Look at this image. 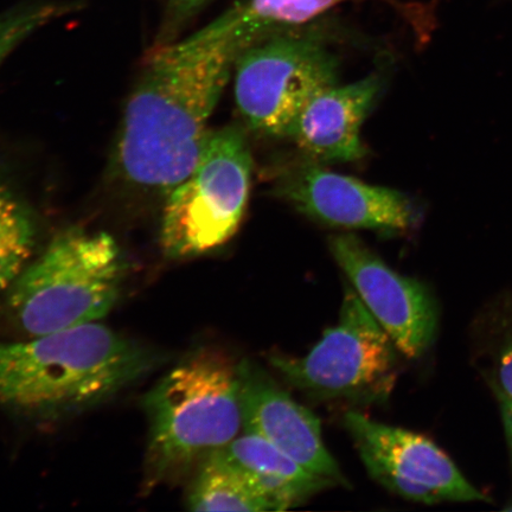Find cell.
<instances>
[{"mask_svg": "<svg viewBox=\"0 0 512 512\" xmlns=\"http://www.w3.org/2000/svg\"><path fill=\"white\" fill-rule=\"evenodd\" d=\"M241 51L210 24L153 51L115 143L114 171L123 181L166 196L191 174Z\"/></svg>", "mask_w": 512, "mask_h": 512, "instance_id": "1", "label": "cell"}, {"mask_svg": "<svg viewBox=\"0 0 512 512\" xmlns=\"http://www.w3.org/2000/svg\"><path fill=\"white\" fill-rule=\"evenodd\" d=\"M158 362L155 352L98 322L0 343V408L63 418L114 398Z\"/></svg>", "mask_w": 512, "mask_h": 512, "instance_id": "2", "label": "cell"}, {"mask_svg": "<svg viewBox=\"0 0 512 512\" xmlns=\"http://www.w3.org/2000/svg\"><path fill=\"white\" fill-rule=\"evenodd\" d=\"M150 432L145 484L181 478L242 430L239 363L219 350L192 352L144 398Z\"/></svg>", "mask_w": 512, "mask_h": 512, "instance_id": "3", "label": "cell"}, {"mask_svg": "<svg viewBox=\"0 0 512 512\" xmlns=\"http://www.w3.org/2000/svg\"><path fill=\"white\" fill-rule=\"evenodd\" d=\"M127 270L110 234L63 230L6 293L11 323L32 338L99 322L118 303Z\"/></svg>", "mask_w": 512, "mask_h": 512, "instance_id": "4", "label": "cell"}, {"mask_svg": "<svg viewBox=\"0 0 512 512\" xmlns=\"http://www.w3.org/2000/svg\"><path fill=\"white\" fill-rule=\"evenodd\" d=\"M252 170L240 128L209 133L194 170L166 195L159 236L166 258H197L233 238L245 215Z\"/></svg>", "mask_w": 512, "mask_h": 512, "instance_id": "5", "label": "cell"}, {"mask_svg": "<svg viewBox=\"0 0 512 512\" xmlns=\"http://www.w3.org/2000/svg\"><path fill=\"white\" fill-rule=\"evenodd\" d=\"M302 27L271 32L235 61L236 106L262 136L288 137L304 107L337 85L338 61L323 32Z\"/></svg>", "mask_w": 512, "mask_h": 512, "instance_id": "6", "label": "cell"}, {"mask_svg": "<svg viewBox=\"0 0 512 512\" xmlns=\"http://www.w3.org/2000/svg\"><path fill=\"white\" fill-rule=\"evenodd\" d=\"M398 348L364 306L345 290L338 322L303 357L272 355L274 369L290 386L319 398L387 399L398 377Z\"/></svg>", "mask_w": 512, "mask_h": 512, "instance_id": "7", "label": "cell"}, {"mask_svg": "<svg viewBox=\"0 0 512 512\" xmlns=\"http://www.w3.org/2000/svg\"><path fill=\"white\" fill-rule=\"evenodd\" d=\"M344 426L369 475L393 494L424 504L486 501L430 439L354 411Z\"/></svg>", "mask_w": 512, "mask_h": 512, "instance_id": "8", "label": "cell"}, {"mask_svg": "<svg viewBox=\"0 0 512 512\" xmlns=\"http://www.w3.org/2000/svg\"><path fill=\"white\" fill-rule=\"evenodd\" d=\"M330 249L357 296L401 354L412 360L424 355L438 326L437 304L428 288L395 272L354 234L334 236Z\"/></svg>", "mask_w": 512, "mask_h": 512, "instance_id": "9", "label": "cell"}, {"mask_svg": "<svg viewBox=\"0 0 512 512\" xmlns=\"http://www.w3.org/2000/svg\"><path fill=\"white\" fill-rule=\"evenodd\" d=\"M275 191L300 213L334 227L400 234L421 219L402 192L336 174L310 159L284 170Z\"/></svg>", "mask_w": 512, "mask_h": 512, "instance_id": "10", "label": "cell"}, {"mask_svg": "<svg viewBox=\"0 0 512 512\" xmlns=\"http://www.w3.org/2000/svg\"><path fill=\"white\" fill-rule=\"evenodd\" d=\"M242 431L258 435L306 470L347 484L326 448L320 421L300 405L259 364L239 362Z\"/></svg>", "mask_w": 512, "mask_h": 512, "instance_id": "11", "label": "cell"}, {"mask_svg": "<svg viewBox=\"0 0 512 512\" xmlns=\"http://www.w3.org/2000/svg\"><path fill=\"white\" fill-rule=\"evenodd\" d=\"M381 87L380 76L370 75L347 86L325 89L300 112L288 138L319 164L362 159L367 150L361 128Z\"/></svg>", "mask_w": 512, "mask_h": 512, "instance_id": "12", "label": "cell"}, {"mask_svg": "<svg viewBox=\"0 0 512 512\" xmlns=\"http://www.w3.org/2000/svg\"><path fill=\"white\" fill-rule=\"evenodd\" d=\"M214 453L246 479L270 511L297 507L318 492L337 484L306 470L258 435H238L232 443Z\"/></svg>", "mask_w": 512, "mask_h": 512, "instance_id": "13", "label": "cell"}, {"mask_svg": "<svg viewBox=\"0 0 512 512\" xmlns=\"http://www.w3.org/2000/svg\"><path fill=\"white\" fill-rule=\"evenodd\" d=\"M350 0H241L210 24L241 50L273 31L302 27L335 6ZM401 12L409 10L399 0H382Z\"/></svg>", "mask_w": 512, "mask_h": 512, "instance_id": "14", "label": "cell"}, {"mask_svg": "<svg viewBox=\"0 0 512 512\" xmlns=\"http://www.w3.org/2000/svg\"><path fill=\"white\" fill-rule=\"evenodd\" d=\"M34 213L0 176V297L6 296L35 253Z\"/></svg>", "mask_w": 512, "mask_h": 512, "instance_id": "15", "label": "cell"}, {"mask_svg": "<svg viewBox=\"0 0 512 512\" xmlns=\"http://www.w3.org/2000/svg\"><path fill=\"white\" fill-rule=\"evenodd\" d=\"M192 511H270L238 471L216 453L203 460L188 496Z\"/></svg>", "mask_w": 512, "mask_h": 512, "instance_id": "16", "label": "cell"}, {"mask_svg": "<svg viewBox=\"0 0 512 512\" xmlns=\"http://www.w3.org/2000/svg\"><path fill=\"white\" fill-rule=\"evenodd\" d=\"M68 10V5L43 3L19 6L0 15V66L19 44Z\"/></svg>", "mask_w": 512, "mask_h": 512, "instance_id": "17", "label": "cell"}, {"mask_svg": "<svg viewBox=\"0 0 512 512\" xmlns=\"http://www.w3.org/2000/svg\"><path fill=\"white\" fill-rule=\"evenodd\" d=\"M495 389L498 395L512 401V334L505 339L499 354Z\"/></svg>", "mask_w": 512, "mask_h": 512, "instance_id": "18", "label": "cell"}, {"mask_svg": "<svg viewBox=\"0 0 512 512\" xmlns=\"http://www.w3.org/2000/svg\"><path fill=\"white\" fill-rule=\"evenodd\" d=\"M209 2L210 0H166L169 15L172 21L176 23L183 22L185 19L195 15L198 10H201Z\"/></svg>", "mask_w": 512, "mask_h": 512, "instance_id": "19", "label": "cell"}, {"mask_svg": "<svg viewBox=\"0 0 512 512\" xmlns=\"http://www.w3.org/2000/svg\"><path fill=\"white\" fill-rule=\"evenodd\" d=\"M498 398L501 401L504 431L505 435H507L512 462V401L504 398L502 395H498Z\"/></svg>", "mask_w": 512, "mask_h": 512, "instance_id": "20", "label": "cell"}, {"mask_svg": "<svg viewBox=\"0 0 512 512\" xmlns=\"http://www.w3.org/2000/svg\"><path fill=\"white\" fill-rule=\"evenodd\" d=\"M505 510L512 511V505H510L508 508H505Z\"/></svg>", "mask_w": 512, "mask_h": 512, "instance_id": "21", "label": "cell"}]
</instances>
